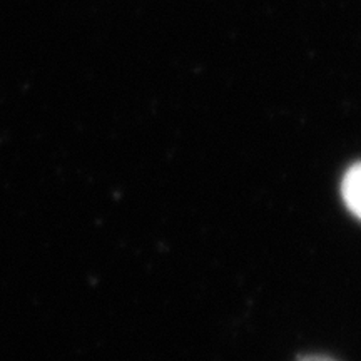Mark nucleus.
Masks as SVG:
<instances>
[{
  "label": "nucleus",
  "mask_w": 361,
  "mask_h": 361,
  "mask_svg": "<svg viewBox=\"0 0 361 361\" xmlns=\"http://www.w3.org/2000/svg\"><path fill=\"white\" fill-rule=\"evenodd\" d=\"M341 197L350 213L361 221V162L351 166L343 176Z\"/></svg>",
  "instance_id": "1"
},
{
  "label": "nucleus",
  "mask_w": 361,
  "mask_h": 361,
  "mask_svg": "<svg viewBox=\"0 0 361 361\" xmlns=\"http://www.w3.org/2000/svg\"><path fill=\"white\" fill-rule=\"evenodd\" d=\"M298 361H336L333 358H328V356H319V355H311V356H303Z\"/></svg>",
  "instance_id": "2"
}]
</instances>
